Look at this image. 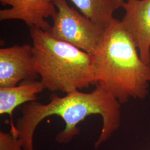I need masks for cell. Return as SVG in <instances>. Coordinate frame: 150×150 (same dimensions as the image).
Instances as JSON below:
<instances>
[{"label": "cell", "instance_id": "5b68a950", "mask_svg": "<svg viewBox=\"0 0 150 150\" xmlns=\"http://www.w3.org/2000/svg\"><path fill=\"white\" fill-rule=\"evenodd\" d=\"M38 76L31 45L0 49V87L16 86L22 81L35 80Z\"/></svg>", "mask_w": 150, "mask_h": 150}, {"label": "cell", "instance_id": "8992f818", "mask_svg": "<svg viewBox=\"0 0 150 150\" xmlns=\"http://www.w3.org/2000/svg\"><path fill=\"white\" fill-rule=\"evenodd\" d=\"M121 23L134 39L139 56L150 65V0H125Z\"/></svg>", "mask_w": 150, "mask_h": 150}, {"label": "cell", "instance_id": "8fae6325", "mask_svg": "<svg viewBox=\"0 0 150 150\" xmlns=\"http://www.w3.org/2000/svg\"><path fill=\"white\" fill-rule=\"evenodd\" d=\"M115 10L121 8L125 0H110Z\"/></svg>", "mask_w": 150, "mask_h": 150}, {"label": "cell", "instance_id": "7a4b0ae2", "mask_svg": "<svg viewBox=\"0 0 150 150\" xmlns=\"http://www.w3.org/2000/svg\"><path fill=\"white\" fill-rule=\"evenodd\" d=\"M92 56L97 85L110 92L121 104L131 98H146L150 65L141 59L136 44L121 21L114 18L105 28Z\"/></svg>", "mask_w": 150, "mask_h": 150}, {"label": "cell", "instance_id": "30bf717a", "mask_svg": "<svg viewBox=\"0 0 150 150\" xmlns=\"http://www.w3.org/2000/svg\"><path fill=\"white\" fill-rule=\"evenodd\" d=\"M0 150H23L21 140L11 133L0 131Z\"/></svg>", "mask_w": 150, "mask_h": 150}, {"label": "cell", "instance_id": "ba28073f", "mask_svg": "<svg viewBox=\"0 0 150 150\" xmlns=\"http://www.w3.org/2000/svg\"><path fill=\"white\" fill-rule=\"evenodd\" d=\"M44 89L41 82L35 80L22 81L18 86L0 87V114L9 115L12 134L18 137L12 118L14 110L22 104L36 101L37 95Z\"/></svg>", "mask_w": 150, "mask_h": 150}, {"label": "cell", "instance_id": "6da1fadb", "mask_svg": "<svg viewBox=\"0 0 150 150\" xmlns=\"http://www.w3.org/2000/svg\"><path fill=\"white\" fill-rule=\"evenodd\" d=\"M50 99L47 104L33 101L22 108V116L17 120L15 127L23 150H34L35 130L49 116H58L64 120L65 127L57 134L55 140L59 144H68L80 134L77 126L80 122L92 115H100L102 129L95 144V149L109 139L120 126L121 104L110 92L98 85L90 93L76 90L66 93L64 97L52 94Z\"/></svg>", "mask_w": 150, "mask_h": 150}, {"label": "cell", "instance_id": "3957f363", "mask_svg": "<svg viewBox=\"0 0 150 150\" xmlns=\"http://www.w3.org/2000/svg\"><path fill=\"white\" fill-rule=\"evenodd\" d=\"M30 32L33 63L45 88L68 93L97 85L92 54L36 27Z\"/></svg>", "mask_w": 150, "mask_h": 150}, {"label": "cell", "instance_id": "277c9868", "mask_svg": "<svg viewBox=\"0 0 150 150\" xmlns=\"http://www.w3.org/2000/svg\"><path fill=\"white\" fill-rule=\"evenodd\" d=\"M57 13L47 32L51 37L70 43L88 54L96 50L102 38L100 27L71 7L67 0H54Z\"/></svg>", "mask_w": 150, "mask_h": 150}, {"label": "cell", "instance_id": "9c48e42d", "mask_svg": "<svg viewBox=\"0 0 150 150\" xmlns=\"http://www.w3.org/2000/svg\"><path fill=\"white\" fill-rule=\"evenodd\" d=\"M81 13L102 28L114 18L115 9L110 0H70Z\"/></svg>", "mask_w": 150, "mask_h": 150}, {"label": "cell", "instance_id": "52a82bcc", "mask_svg": "<svg viewBox=\"0 0 150 150\" xmlns=\"http://www.w3.org/2000/svg\"><path fill=\"white\" fill-rule=\"evenodd\" d=\"M10 8L0 10V20H18L24 22L30 28L36 27L47 31L51 25L46 18L55 16L57 8L54 0H0Z\"/></svg>", "mask_w": 150, "mask_h": 150}]
</instances>
